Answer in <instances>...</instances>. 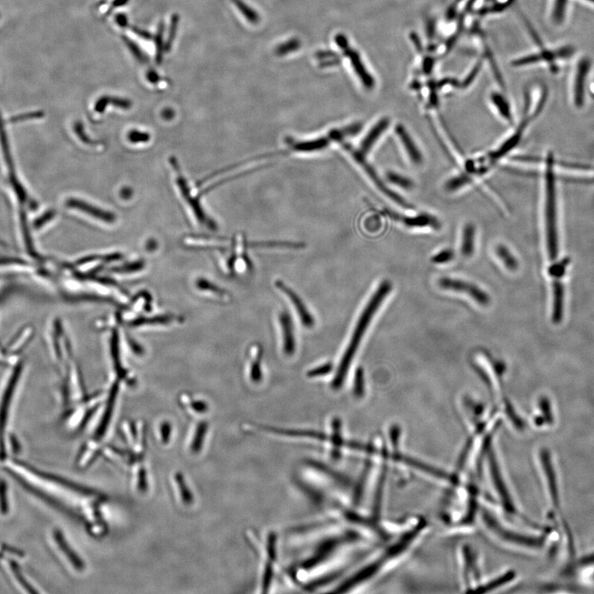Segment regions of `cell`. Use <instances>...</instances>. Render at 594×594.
Here are the masks:
<instances>
[{"label": "cell", "instance_id": "1", "mask_svg": "<svg viewBox=\"0 0 594 594\" xmlns=\"http://www.w3.org/2000/svg\"><path fill=\"white\" fill-rule=\"evenodd\" d=\"M392 290V284L389 281H383L380 284V286L375 290L372 297H370L367 306L363 309L361 316H360L357 326L354 329L352 334L351 340L345 350L341 361L339 363L338 370L333 380L331 387L334 390H339L341 388L345 378H346L347 373L350 365L353 362L355 354L358 351L360 343H361L365 330L368 329L370 321L377 313L380 304L383 302L385 297Z\"/></svg>", "mask_w": 594, "mask_h": 594}, {"label": "cell", "instance_id": "2", "mask_svg": "<svg viewBox=\"0 0 594 594\" xmlns=\"http://www.w3.org/2000/svg\"><path fill=\"white\" fill-rule=\"evenodd\" d=\"M553 157L547 155L546 172V231L548 255L556 261L559 251L556 224V179L553 172Z\"/></svg>", "mask_w": 594, "mask_h": 594}, {"label": "cell", "instance_id": "3", "mask_svg": "<svg viewBox=\"0 0 594 594\" xmlns=\"http://www.w3.org/2000/svg\"><path fill=\"white\" fill-rule=\"evenodd\" d=\"M339 135L338 131L334 129L329 131L326 135L319 137V138L312 141L309 140L294 142V143L289 144L285 149L273 152V153L258 155L255 158L252 160L240 162V163L233 165V167L237 169L238 167H241L247 164H251L253 163V162H258L279 155H287L292 153H312V152L314 151H321L326 150L327 147L333 143V142L339 141Z\"/></svg>", "mask_w": 594, "mask_h": 594}, {"label": "cell", "instance_id": "4", "mask_svg": "<svg viewBox=\"0 0 594 594\" xmlns=\"http://www.w3.org/2000/svg\"><path fill=\"white\" fill-rule=\"evenodd\" d=\"M334 42L342 50L344 57L348 58L355 74L358 76L363 87L367 90H373L375 86V79L365 67L361 55L349 45L346 35L343 34L335 35Z\"/></svg>", "mask_w": 594, "mask_h": 594}, {"label": "cell", "instance_id": "5", "mask_svg": "<svg viewBox=\"0 0 594 594\" xmlns=\"http://www.w3.org/2000/svg\"><path fill=\"white\" fill-rule=\"evenodd\" d=\"M343 148L349 155H351L353 160L356 162L360 167L364 171L365 174L369 177V180L373 182V184L378 187V189L383 192V194L388 197L390 199L398 203V204L403 207H411L409 203L403 199L397 194H395L392 189L385 185V182L380 180L378 172L375 171L372 165L368 163L365 159V155L359 150L354 149L351 145L345 143L343 145Z\"/></svg>", "mask_w": 594, "mask_h": 594}, {"label": "cell", "instance_id": "6", "mask_svg": "<svg viewBox=\"0 0 594 594\" xmlns=\"http://www.w3.org/2000/svg\"><path fill=\"white\" fill-rule=\"evenodd\" d=\"M439 286L446 290L463 292L469 295L472 299L480 304V306L486 307L490 302V297L484 290L473 283L453 279L450 277H441L439 281Z\"/></svg>", "mask_w": 594, "mask_h": 594}, {"label": "cell", "instance_id": "7", "mask_svg": "<svg viewBox=\"0 0 594 594\" xmlns=\"http://www.w3.org/2000/svg\"><path fill=\"white\" fill-rule=\"evenodd\" d=\"M591 60L588 57L578 59L573 70L572 87L573 100L577 106H582L585 101L586 79L590 72Z\"/></svg>", "mask_w": 594, "mask_h": 594}, {"label": "cell", "instance_id": "8", "mask_svg": "<svg viewBox=\"0 0 594 594\" xmlns=\"http://www.w3.org/2000/svg\"><path fill=\"white\" fill-rule=\"evenodd\" d=\"M275 286L282 292L286 294V296L290 299L294 308L296 309V312L303 326L307 328L313 327L314 326V319L312 313L309 312L302 298L292 288L289 287L285 282L281 280L276 281Z\"/></svg>", "mask_w": 594, "mask_h": 594}, {"label": "cell", "instance_id": "9", "mask_svg": "<svg viewBox=\"0 0 594 594\" xmlns=\"http://www.w3.org/2000/svg\"><path fill=\"white\" fill-rule=\"evenodd\" d=\"M18 372L13 375L11 382H10L9 388L5 392L1 405H0V458L4 459L6 456V451H5L4 435L5 428H6L8 415L10 407V402H11L12 395L16 385L18 379Z\"/></svg>", "mask_w": 594, "mask_h": 594}, {"label": "cell", "instance_id": "10", "mask_svg": "<svg viewBox=\"0 0 594 594\" xmlns=\"http://www.w3.org/2000/svg\"><path fill=\"white\" fill-rule=\"evenodd\" d=\"M175 167V170L177 171V186L180 187V191L182 192V196L185 197V199L189 203V204L192 207V210H194L195 215L197 217V219L199 220L202 223H205L207 226H209L213 229V228L216 227V224L214 222L208 219V217L205 214V212L203 211L202 207L199 204V202H197L194 197H191L189 186H187L186 180L184 179L180 174V167L177 166L176 163L172 164Z\"/></svg>", "mask_w": 594, "mask_h": 594}, {"label": "cell", "instance_id": "11", "mask_svg": "<svg viewBox=\"0 0 594 594\" xmlns=\"http://www.w3.org/2000/svg\"><path fill=\"white\" fill-rule=\"evenodd\" d=\"M395 134L397 135L400 143L404 147L405 153L408 155L410 161L417 165L422 164L424 156L413 137L411 136L403 125L396 126Z\"/></svg>", "mask_w": 594, "mask_h": 594}, {"label": "cell", "instance_id": "12", "mask_svg": "<svg viewBox=\"0 0 594 594\" xmlns=\"http://www.w3.org/2000/svg\"><path fill=\"white\" fill-rule=\"evenodd\" d=\"M279 323L282 331L283 352L290 356L296 351L295 334L290 314L286 312L281 313L279 316Z\"/></svg>", "mask_w": 594, "mask_h": 594}, {"label": "cell", "instance_id": "13", "mask_svg": "<svg viewBox=\"0 0 594 594\" xmlns=\"http://www.w3.org/2000/svg\"><path fill=\"white\" fill-rule=\"evenodd\" d=\"M67 207L74 208V209L79 210L90 216L94 217L95 219H98L104 222L113 223L116 219L113 213L105 211L100 209V208L97 207L89 204L88 202H85L82 200L75 199V198H71V199L67 201Z\"/></svg>", "mask_w": 594, "mask_h": 594}, {"label": "cell", "instance_id": "14", "mask_svg": "<svg viewBox=\"0 0 594 594\" xmlns=\"http://www.w3.org/2000/svg\"><path fill=\"white\" fill-rule=\"evenodd\" d=\"M390 123V120L388 118L380 119L377 123H375L372 128L365 135L364 139L360 145V151L365 155L369 153L370 150L373 148V146L377 141L384 134V132L387 130Z\"/></svg>", "mask_w": 594, "mask_h": 594}, {"label": "cell", "instance_id": "15", "mask_svg": "<svg viewBox=\"0 0 594 594\" xmlns=\"http://www.w3.org/2000/svg\"><path fill=\"white\" fill-rule=\"evenodd\" d=\"M0 139H1V144L2 148L4 151V158L6 160L9 170L10 172V180L12 181V184L14 186L15 191L17 192V195L20 200L24 201L26 200V192L23 190L21 185L19 184L16 175L14 174V167L13 165V160L11 159V154H10L9 147L8 145V141L6 139V135H5V132L3 128V123L1 120V116H0Z\"/></svg>", "mask_w": 594, "mask_h": 594}, {"label": "cell", "instance_id": "16", "mask_svg": "<svg viewBox=\"0 0 594 594\" xmlns=\"http://www.w3.org/2000/svg\"><path fill=\"white\" fill-rule=\"evenodd\" d=\"M54 538L55 542L60 550L64 553V555L67 557V559L71 563L75 568L77 571H82L84 568V563L82 560L76 554L74 550L71 549L67 541H65L62 532L59 530L54 532Z\"/></svg>", "mask_w": 594, "mask_h": 594}, {"label": "cell", "instance_id": "17", "mask_svg": "<svg viewBox=\"0 0 594 594\" xmlns=\"http://www.w3.org/2000/svg\"><path fill=\"white\" fill-rule=\"evenodd\" d=\"M262 354L263 349L260 344L252 345L250 349V378L253 383H260L263 378Z\"/></svg>", "mask_w": 594, "mask_h": 594}, {"label": "cell", "instance_id": "18", "mask_svg": "<svg viewBox=\"0 0 594 594\" xmlns=\"http://www.w3.org/2000/svg\"><path fill=\"white\" fill-rule=\"evenodd\" d=\"M476 229L474 224L467 223L461 233V252L465 257H471L475 250Z\"/></svg>", "mask_w": 594, "mask_h": 594}, {"label": "cell", "instance_id": "19", "mask_svg": "<svg viewBox=\"0 0 594 594\" xmlns=\"http://www.w3.org/2000/svg\"><path fill=\"white\" fill-rule=\"evenodd\" d=\"M490 100L497 114L502 119L511 123L512 119L511 106L505 96L500 92H497V91H493L490 95Z\"/></svg>", "mask_w": 594, "mask_h": 594}, {"label": "cell", "instance_id": "20", "mask_svg": "<svg viewBox=\"0 0 594 594\" xmlns=\"http://www.w3.org/2000/svg\"><path fill=\"white\" fill-rule=\"evenodd\" d=\"M405 224L409 227H431L434 229H439L441 226L439 221L435 216L426 214V213L415 216L406 217Z\"/></svg>", "mask_w": 594, "mask_h": 594}, {"label": "cell", "instance_id": "21", "mask_svg": "<svg viewBox=\"0 0 594 594\" xmlns=\"http://www.w3.org/2000/svg\"><path fill=\"white\" fill-rule=\"evenodd\" d=\"M236 7L245 17L247 21L251 24L256 25L260 23L261 16L256 10L253 9L250 5L243 2V0H231Z\"/></svg>", "mask_w": 594, "mask_h": 594}, {"label": "cell", "instance_id": "22", "mask_svg": "<svg viewBox=\"0 0 594 594\" xmlns=\"http://www.w3.org/2000/svg\"><path fill=\"white\" fill-rule=\"evenodd\" d=\"M496 255L500 260L505 264V266L511 271L517 270L519 268V262L517 258L512 255L509 248L504 245H500L496 247Z\"/></svg>", "mask_w": 594, "mask_h": 594}, {"label": "cell", "instance_id": "23", "mask_svg": "<svg viewBox=\"0 0 594 594\" xmlns=\"http://www.w3.org/2000/svg\"><path fill=\"white\" fill-rule=\"evenodd\" d=\"M302 47V40L297 38L289 39L285 43L277 45L274 49V54L277 57H285L289 54L297 52Z\"/></svg>", "mask_w": 594, "mask_h": 594}, {"label": "cell", "instance_id": "24", "mask_svg": "<svg viewBox=\"0 0 594 594\" xmlns=\"http://www.w3.org/2000/svg\"><path fill=\"white\" fill-rule=\"evenodd\" d=\"M387 177L392 184L400 187V189L410 190L414 187L413 180H411L408 177L398 174V172L390 171L387 172Z\"/></svg>", "mask_w": 594, "mask_h": 594}, {"label": "cell", "instance_id": "25", "mask_svg": "<svg viewBox=\"0 0 594 594\" xmlns=\"http://www.w3.org/2000/svg\"><path fill=\"white\" fill-rule=\"evenodd\" d=\"M316 57L321 60V67H331L333 65H336L341 62L339 55L330 50H321V52L317 53Z\"/></svg>", "mask_w": 594, "mask_h": 594}, {"label": "cell", "instance_id": "26", "mask_svg": "<svg viewBox=\"0 0 594 594\" xmlns=\"http://www.w3.org/2000/svg\"><path fill=\"white\" fill-rule=\"evenodd\" d=\"M196 286L197 289H199L200 292L211 293L212 295H216L221 298L226 297V293L224 290L216 286L214 283L208 282L206 279H199V280H197Z\"/></svg>", "mask_w": 594, "mask_h": 594}, {"label": "cell", "instance_id": "27", "mask_svg": "<svg viewBox=\"0 0 594 594\" xmlns=\"http://www.w3.org/2000/svg\"><path fill=\"white\" fill-rule=\"evenodd\" d=\"M353 390L355 397H363L365 394V374L362 368H358L355 372Z\"/></svg>", "mask_w": 594, "mask_h": 594}, {"label": "cell", "instance_id": "28", "mask_svg": "<svg viewBox=\"0 0 594 594\" xmlns=\"http://www.w3.org/2000/svg\"><path fill=\"white\" fill-rule=\"evenodd\" d=\"M470 177L465 175H456L446 181L445 189L449 192L458 191L470 182Z\"/></svg>", "mask_w": 594, "mask_h": 594}, {"label": "cell", "instance_id": "29", "mask_svg": "<svg viewBox=\"0 0 594 594\" xmlns=\"http://www.w3.org/2000/svg\"><path fill=\"white\" fill-rule=\"evenodd\" d=\"M10 567H11V570L14 573L15 577H16L17 581L21 583V585L25 588V590H28L29 593H37L38 591H35L33 587L30 585V583L26 580V578L23 576V573L20 568L18 563L15 561H10Z\"/></svg>", "mask_w": 594, "mask_h": 594}, {"label": "cell", "instance_id": "30", "mask_svg": "<svg viewBox=\"0 0 594 594\" xmlns=\"http://www.w3.org/2000/svg\"><path fill=\"white\" fill-rule=\"evenodd\" d=\"M9 512L8 485L4 480H0V512L6 515Z\"/></svg>", "mask_w": 594, "mask_h": 594}, {"label": "cell", "instance_id": "31", "mask_svg": "<svg viewBox=\"0 0 594 594\" xmlns=\"http://www.w3.org/2000/svg\"><path fill=\"white\" fill-rule=\"evenodd\" d=\"M454 257L455 253L453 250H451V248H444V250L441 251L431 257V260L436 264H444L451 262L453 260Z\"/></svg>", "mask_w": 594, "mask_h": 594}, {"label": "cell", "instance_id": "32", "mask_svg": "<svg viewBox=\"0 0 594 594\" xmlns=\"http://www.w3.org/2000/svg\"><path fill=\"white\" fill-rule=\"evenodd\" d=\"M333 368V364L331 363H326L319 365V367L309 370L307 373V375L309 378L322 377V375H326L331 373Z\"/></svg>", "mask_w": 594, "mask_h": 594}, {"label": "cell", "instance_id": "33", "mask_svg": "<svg viewBox=\"0 0 594 594\" xmlns=\"http://www.w3.org/2000/svg\"><path fill=\"white\" fill-rule=\"evenodd\" d=\"M123 38L124 43L126 45H128V47L130 49L132 54L134 55V57L137 60H138L139 62H145L146 59L145 57V55H143V53H141V50H140V48L138 47H137V45L134 43H132L131 40H130V39H128V38L123 37Z\"/></svg>", "mask_w": 594, "mask_h": 594}, {"label": "cell", "instance_id": "34", "mask_svg": "<svg viewBox=\"0 0 594 594\" xmlns=\"http://www.w3.org/2000/svg\"><path fill=\"white\" fill-rule=\"evenodd\" d=\"M128 138L132 143H142L150 140V135L138 131H132L128 135Z\"/></svg>", "mask_w": 594, "mask_h": 594}, {"label": "cell", "instance_id": "35", "mask_svg": "<svg viewBox=\"0 0 594 594\" xmlns=\"http://www.w3.org/2000/svg\"><path fill=\"white\" fill-rule=\"evenodd\" d=\"M42 116H43V113H42V111H35V113H29L14 116V118L12 119V121L13 123H17V121H23L29 119H39L42 118Z\"/></svg>", "mask_w": 594, "mask_h": 594}, {"label": "cell", "instance_id": "36", "mask_svg": "<svg viewBox=\"0 0 594 594\" xmlns=\"http://www.w3.org/2000/svg\"><path fill=\"white\" fill-rule=\"evenodd\" d=\"M54 216H55V212L54 211H49L48 213H45V214H44L42 217L39 218V219L35 221V226L37 227V228L42 227L43 226H44L45 224V223L52 220L53 218L54 217Z\"/></svg>", "mask_w": 594, "mask_h": 594}, {"label": "cell", "instance_id": "37", "mask_svg": "<svg viewBox=\"0 0 594 594\" xmlns=\"http://www.w3.org/2000/svg\"><path fill=\"white\" fill-rule=\"evenodd\" d=\"M177 17L174 16V18H172V25H171V29H170V35H169V40H167V43L166 45L167 48H170L171 42H172V40H174V38L175 37V33H176V30H177Z\"/></svg>", "mask_w": 594, "mask_h": 594}, {"label": "cell", "instance_id": "38", "mask_svg": "<svg viewBox=\"0 0 594 594\" xmlns=\"http://www.w3.org/2000/svg\"><path fill=\"white\" fill-rule=\"evenodd\" d=\"M116 21L120 25L121 27L123 28L126 26V23H128V21H126V17L123 14L118 15V16L116 17Z\"/></svg>", "mask_w": 594, "mask_h": 594}, {"label": "cell", "instance_id": "39", "mask_svg": "<svg viewBox=\"0 0 594 594\" xmlns=\"http://www.w3.org/2000/svg\"><path fill=\"white\" fill-rule=\"evenodd\" d=\"M10 440H11V445L13 446V450L14 453H18V451H20V444H19L17 439L15 438V436L12 435L11 438H10Z\"/></svg>", "mask_w": 594, "mask_h": 594}, {"label": "cell", "instance_id": "40", "mask_svg": "<svg viewBox=\"0 0 594 594\" xmlns=\"http://www.w3.org/2000/svg\"><path fill=\"white\" fill-rule=\"evenodd\" d=\"M128 0H115V1L111 4V9H114L115 8H119L123 6V5L128 3Z\"/></svg>", "mask_w": 594, "mask_h": 594}, {"label": "cell", "instance_id": "41", "mask_svg": "<svg viewBox=\"0 0 594 594\" xmlns=\"http://www.w3.org/2000/svg\"><path fill=\"white\" fill-rule=\"evenodd\" d=\"M148 79L151 83H155L158 81L159 76L155 72V71H151V72H149L148 74Z\"/></svg>", "mask_w": 594, "mask_h": 594}, {"label": "cell", "instance_id": "42", "mask_svg": "<svg viewBox=\"0 0 594 594\" xmlns=\"http://www.w3.org/2000/svg\"><path fill=\"white\" fill-rule=\"evenodd\" d=\"M172 111H171L170 110H167V111H166V113H165V114H164V115H165V119H170V118H172Z\"/></svg>", "mask_w": 594, "mask_h": 594}, {"label": "cell", "instance_id": "43", "mask_svg": "<svg viewBox=\"0 0 594 594\" xmlns=\"http://www.w3.org/2000/svg\"><path fill=\"white\" fill-rule=\"evenodd\" d=\"M592 94H594V82L591 84Z\"/></svg>", "mask_w": 594, "mask_h": 594}, {"label": "cell", "instance_id": "44", "mask_svg": "<svg viewBox=\"0 0 594 594\" xmlns=\"http://www.w3.org/2000/svg\"><path fill=\"white\" fill-rule=\"evenodd\" d=\"M0 246H5V243H4V241H2L1 240H0Z\"/></svg>", "mask_w": 594, "mask_h": 594}]
</instances>
